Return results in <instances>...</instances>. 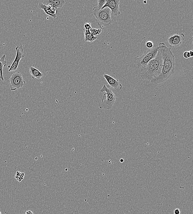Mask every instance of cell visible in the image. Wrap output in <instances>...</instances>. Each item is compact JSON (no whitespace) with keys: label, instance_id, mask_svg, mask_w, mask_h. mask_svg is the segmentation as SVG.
I'll return each mask as SVG.
<instances>
[{"label":"cell","instance_id":"obj_20","mask_svg":"<svg viewBox=\"0 0 193 214\" xmlns=\"http://www.w3.org/2000/svg\"><path fill=\"white\" fill-rule=\"evenodd\" d=\"M84 29L86 30H90L92 29L91 23H86L84 24Z\"/></svg>","mask_w":193,"mask_h":214},{"label":"cell","instance_id":"obj_1","mask_svg":"<svg viewBox=\"0 0 193 214\" xmlns=\"http://www.w3.org/2000/svg\"><path fill=\"white\" fill-rule=\"evenodd\" d=\"M158 51L163 59V66L160 74L151 81L150 83L158 84L166 81L174 74L175 66V57L172 52L165 45L161 43L159 44Z\"/></svg>","mask_w":193,"mask_h":214},{"label":"cell","instance_id":"obj_26","mask_svg":"<svg viewBox=\"0 0 193 214\" xmlns=\"http://www.w3.org/2000/svg\"><path fill=\"white\" fill-rule=\"evenodd\" d=\"M0 214H1V211H0Z\"/></svg>","mask_w":193,"mask_h":214},{"label":"cell","instance_id":"obj_13","mask_svg":"<svg viewBox=\"0 0 193 214\" xmlns=\"http://www.w3.org/2000/svg\"><path fill=\"white\" fill-rule=\"evenodd\" d=\"M30 73L32 75L33 79H40L44 75L42 72L33 66L30 68Z\"/></svg>","mask_w":193,"mask_h":214},{"label":"cell","instance_id":"obj_4","mask_svg":"<svg viewBox=\"0 0 193 214\" xmlns=\"http://www.w3.org/2000/svg\"><path fill=\"white\" fill-rule=\"evenodd\" d=\"M100 92H105L104 95L106 96V99L102 98L101 102L99 103V108L101 109L108 110L112 109L113 105L116 102L117 96L112 91L111 88L108 86L104 85L100 90Z\"/></svg>","mask_w":193,"mask_h":214},{"label":"cell","instance_id":"obj_19","mask_svg":"<svg viewBox=\"0 0 193 214\" xmlns=\"http://www.w3.org/2000/svg\"><path fill=\"white\" fill-rule=\"evenodd\" d=\"M183 57H184V58L186 59L190 58L191 57L189 52V51H185V52H184L183 54Z\"/></svg>","mask_w":193,"mask_h":214},{"label":"cell","instance_id":"obj_2","mask_svg":"<svg viewBox=\"0 0 193 214\" xmlns=\"http://www.w3.org/2000/svg\"><path fill=\"white\" fill-rule=\"evenodd\" d=\"M162 66V57L158 51L155 58L150 61L145 67L141 69L140 76L143 80L150 82L160 74Z\"/></svg>","mask_w":193,"mask_h":214},{"label":"cell","instance_id":"obj_16","mask_svg":"<svg viewBox=\"0 0 193 214\" xmlns=\"http://www.w3.org/2000/svg\"><path fill=\"white\" fill-rule=\"evenodd\" d=\"M90 31L92 35L94 36H95V35H100L102 32V30L101 29H96L92 28Z\"/></svg>","mask_w":193,"mask_h":214},{"label":"cell","instance_id":"obj_17","mask_svg":"<svg viewBox=\"0 0 193 214\" xmlns=\"http://www.w3.org/2000/svg\"><path fill=\"white\" fill-rule=\"evenodd\" d=\"M97 2H98V5L96 6L97 8L99 10H101L103 6L106 4V0H98Z\"/></svg>","mask_w":193,"mask_h":214},{"label":"cell","instance_id":"obj_6","mask_svg":"<svg viewBox=\"0 0 193 214\" xmlns=\"http://www.w3.org/2000/svg\"><path fill=\"white\" fill-rule=\"evenodd\" d=\"M25 81L20 72H15L11 75L10 78V89L12 91H15L24 86Z\"/></svg>","mask_w":193,"mask_h":214},{"label":"cell","instance_id":"obj_10","mask_svg":"<svg viewBox=\"0 0 193 214\" xmlns=\"http://www.w3.org/2000/svg\"><path fill=\"white\" fill-rule=\"evenodd\" d=\"M103 77L108 83V85L111 88L114 89L117 91H120L123 88V86L119 82L118 80L114 78L111 76L107 74H104Z\"/></svg>","mask_w":193,"mask_h":214},{"label":"cell","instance_id":"obj_14","mask_svg":"<svg viewBox=\"0 0 193 214\" xmlns=\"http://www.w3.org/2000/svg\"><path fill=\"white\" fill-rule=\"evenodd\" d=\"M84 39L85 42H90L93 43L96 40L97 37L93 36L90 30H86L84 29Z\"/></svg>","mask_w":193,"mask_h":214},{"label":"cell","instance_id":"obj_24","mask_svg":"<svg viewBox=\"0 0 193 214\" xmlns=\"http://www.w3.org/2000/svg\"><path fill=\"white\" fill-rule=\"evenodd\" d=\"M192 47L193 50V36H192Z\"/></svg>","mask_w":193,"mask_h":214},{"label":"cell","instance_id":"obj_9","mask_svg":"<svg viewBox=\"0 0 193 214\" xmlns=\"http://www.w3.org/2000/svg\"><path fill=\"white\" fill-rule=\"evenodd\" d=\"M185 40V36L183 33L180 34H175L168 38L167 42L171 47L173 48L179 47Z\"/></svg>","mask_w":193,"mask_h":214},{"label":"cell","instance_id":"obj_21","mask_svg":"<svg viewBox=\"0 0 193 214\" xmlns=\"http://www.w3.org/2000/svg\"><path fill=\"white\" fill-rule=\"evenodd\" d=\"M174 212L175 214H180V210L179 208H176V209L174 210Z\"/></svg>","mask_w":193,"mask_h":214},{"label":"cell","instance_id":"obj_18","mask_svg":"<svg viewBox=\"0 0 193 214\" xmlns=\"http://www.w3.org/2000/svg\"><path fill=\"white\" fill-rule=\"evenodd\" d=\"M146 47L150 49L153 48L154 46V43L150 41H147L146 42Z\"/></svg>","mask_w":193,"mask_h":214},{"label":"cell","instance_id":"obj_5","mask_svg":"<svg viewBox=\"0 0 193 214\" xmlns=\"http://www.w3.org/2000/svg\"><path fill=\"white\" fill-rule=\"evenodd\" d=\"M158 46L144 52L138 60L137 66L142 69L145 67L152 60L155 58L158 52Z\"/></svg>","mask_w":193,"mask_h":214},{"label":"cell","instance_id":"obj_27","mask_svg":"<svg viewBox=\"0 0 193 214\" xmlns=\"http://www.w3.org/2000/svg\"><path fill=\"white\" fill-rule=\"evenodd\" d=\"M1 190H0V192H1Z\"/></svg>","mask_w":193,"mask_h":214},{"label":"cell","instance_id":"obj_23","mask_svg":"<svg viewBox=\"0 0 193 214\" xmlns=\"http://www.w3.org/2000/svg\"><path fill=\"white\" fill-rule=\"evenodd\" d=\"M25 214H33L31 211H28L25 212Z\"/></svg>","mask_w":193,"mask_h":214},{"label":"cell","instance_id":"obj_12","mask_svg":"<svg viewBox=\"0 0 193 214\" xmlns=\"http://www.w3.org/2000/svg\"><path fill=\"white\" fill-rule=\"evenodd\" d=\"M65 2L64 0H45L43 4L46 5H51L57 9L61 8L65 5Z\"/></svg>","mask_w":193,"mask_h":214},{"label":"cell","instance_id":"obj_11","mask_svg":"<svg viewBox=\"0 0 193 214\" xmlns=\"http://www.w3.org/2000/svg\"><path fill=\"white\" fill-rule=\"evenodd\" d=\"M38 7L39 8L43 10L46 14L52 17L53 18L55 19L57 17V9L53 7L51 5H46L42 3L39 4Z\"/></svg>","mask_w":193,"mask_h":214},{"label":"cell","instance_id":"obj_7","mask_svg":"<svg viewBox=\"0 0 193 214\" xmlns=\"http://www.w3.org/2000/svg\"><path fill=\"white\" fill-rule=\"evenodd\" d=\"M15 50L16 53V57L11 65L8 66V67L9 68L8 70L9 72L16 71L19 65V62L21 59L24 57V54H23L24 49L22 45L16 47Z\"/></svg>","mask_w":193,"mask_h":214},{"label":"cell","instance_id":"obj_15","mask_svg":"<svg viewBox=\"0 0 193 214\" xmlns=\"http://www.w3.org/2000/svg\"><path fill=\"white\" fill-rule=\"evenodd\" d=\"M5 55L4 54L0 59V79L2 81H4L3 75V67L6 66L7 61L5 60Z\"/></svg>","mask_w":193,"mask_h":214},{"label":"cell","instance_id":"obj_8","mask_svg":"<svg viewBox=\"0 0 193 214\" xmlns=\"http://www.w3.org/2000/svg\"><path fill=\"white\" fill-rule=\"evenodd\" d=\"M120 4L119 0H106V4L102 9L108 8L111 10L112 15L116 17L120 14L119 9Z\"/></svg>","mask_w":193,"mask_h":214},{"label":"cell","instance_id":"obj_22","mask_svg":"<svg viewBox=\"0 0 193 214\" xmlns=\"http://www.w3.org/2000/svg\"><path fill=\"white\" fill-rule=\"evenodd\" d=\"M189 52V54H190V57H193V50H191Z\"/></svg>","mask_w":193,"mask_h":214},{"label":"cell","instance_id":"obj_25","mask_svg":"<svg viewBox=\"0 0 193 214\" xmlns=\"http://www.w3.org/2000/svg\"><path fill=\"white\" fill-rule=\"evenodd\" d=\"M143 3H144V4H146V3H147V2H146V1H144Z\"/></svg>","mask_w":193,"mask_h":214},{"label":"cell","instance_id":"obj_3","mask_svg":"<svg viewBox=\"0 0 193 214\" xmlns=\"http://www.w3.org/2000/svg\"><path fill=\"white\" fill-rule=\"evenodd\" d=\"M93 14L97 21V24L101 28L107 27L108 26L112 24L113 19L111 17V10L108 8H106L101 10H99L97 7H95L93 9Z\"/></svg>","mask_w":193,"mask_h":214}]
</instances>
